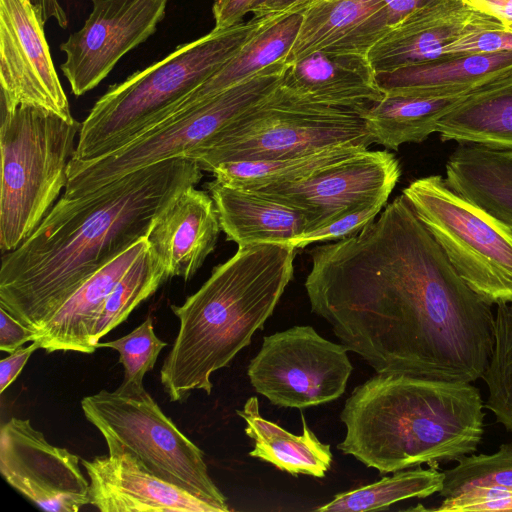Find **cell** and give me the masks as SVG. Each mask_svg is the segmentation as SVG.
I'll use <instances>...</instances> for the list:
<instances>
[{"mask_svg":"<svg viewBox=\"0 0 512 512\" xmlns=\"http://www.w3.org/2000/svg\"><path fill=\"white\" fill-rule=\"evenodd\" d=\"M311 311L378 374L472 383L494 345L491 305L402 194L360 232L310 250Z\"/></svg>","mask_w":512,"mask_h":512,"instance_id":"cell-1","label":"cell"},{"mask_svg":"<svg viewBox=\"0 0 512 512\" xmlns=\"http://www.w3.org/2000/svg\"><path fill=\"white\" fill-rule=\"evenodd\" d=\"M202 176L195 159L176 157L85 196L61 197L20 246L3 254L0 307L39 332L93 274L147 238L158 216Z\"/></svg>","mask_w":512,"mask_h":512,"instance_id":"cell-2","label":"cell"},{"mask_svg":"<svg viewBox=\"0 0 512 512\" xmlns=\"http://www.w3.org/2000/svg\"><path fill=\"white\" fill-rule=\"evenodd\" d=\"M483 408L468 382L377 373L346 400L337 448L380 473L457 461L482 440Z\"/></svg>","mask_w":512,"mask_h":512,"instance_id":"cell-3","label":"cell"},{"mask_svg":"<svg viewBox=\"0 0 512 512\" xmlns=\"http://www.w3.org/2000/svg\"><path fill=\"white\" fill-rule=\"evenodd\" d=\"M296 248L262 243L238 247L182 305H171L180 327L160 381L171 401L212 391V374L226 367L274 312L293 277Z\"/></svg>","mask_w":512,"mask_h":512,"instance_id":"cell-4","label":"cell"},{"mask_svg":"<svg viewBox=\"0 0 512 512\" xmlns=\"http://www.w3.org/2000/svg\"><path fill=\"white\" fill-rule=\"evenodd\" d=\"M278 14L253 16L225 29L213 28L208 34L179 45L162 60L109 86L81 123L69 163L102 158L150 129Z\"/></svg>","mask_w":512,"mask_h":512,"instance_id":"cell-5","label":"cell"},{"mask_svg":"<svg viewBox=\"0 0 512 512\" xmlns=\"http://www.w3.org/2000/svg\"><path fill=\"white\" fill-rule=\"evenodd\" d=\"M0 111V249L5 254L34 232L66 187L81 123L32 105Z\"/></svg>","mask_w":512,"mask_h":512,"instance_id":"cell-6","label":"cell"},{"mask_svg":"<svg viewBox=\"0 0 512 512\" xmlns=\"http://www.w3.org/2000/svg\"><path fill=\"white\" fill-rule=\"evenodd\" d=\"M373 139L362 113L305 101L280 84L226 127L208 147L191 153L202 170L236 161L274 160Z\"/></svg>","mask_w":512,"mask_h":512,"instance_id":"cell-7","label":"cell"},{"mask_svg":"<svg viewBox=\"0 0 512 512\" xmlns=\"http://www.w3.org/2000/svg\"><path fill=\"white\" fill-rule=\"evenodd\" d=\"M289 64L270 65L185 110L175 113L118 150L86 163H69L62 197L79 198L135 170L210 146L242 114L269 95Z\"/></svg>","mask_w":512,"mask_h":512,"instance_id":"cell-8","label":"cell"},{"mask_svg":"<svg viewBox=\"0 0 512 512\" xmlns=\"http://www.w3.org/2000/svg\"><path fill=\"white\" fill-rule=\"evenodd\" d=\"M402 194L475 293L490 305L512 302V226L441 175L418 178Z\"/></svg>","mask_w":512,"mask_h":512,"instance_id":"cell-9","label":"cell"},{"mask_svg":"<svg viewBox=\"0 0 512 512\" xmlns=\"http://www.w3.org/2000/svg\"><path fill=\"white\" fill-rule=\"evenodd\" d=\"M86 419L107 446L131 453L149 473L191 493L217 512L227 499L209 476L203 451L166 416L144 389L101 390L81 401Z\"/></svg>","mask_w":512,"mask_h":512,"instance_id":"cell-10","label":"cell"},{"mask_svg":"<svg viewBox=\"0 0 512 512\" xmlns=\"http://www.w3.org/2000/svg\"><path fill=\"white\" fill-rule=\"evenodd\" d=\"M347 351L311 326H293L263 338L247 374L255 391L272 404L313 407L345 392L353 369Z\"/></svg>","mask_w":512,"mask_h":512,"instance_id":"cell-11","label":"cell"},{"mask_svg":"<svg viewBox=\"0 0 512 512\" xmlns=\"http://www.w3.org/2000/svg\"><path fill=\"white\" fill-rule=\"evenodd\" d=\"M83 27L60 44V69L75 96L94 89L129 51L152 36L169 0H91Z\"/></svg>","mask_w":512,"mask_h":512,"instance_id":"cell-12","label":"cell"},{"mask_svg":"<svg viewBox=\"0 0 512 512\" xmlns=\"http://www.w3.org/2000/svg\"><path fill=\"white\" fill-rule=\"evenodd\" d=\"M400 175L393 153L366 149L302 181L252 191L302 211L308 233L364 205L388 200Z\"/></svg>","mask_w":512,"mask_h":512,"instance_id":"cell-13","label":"cell"},{"mask_svg":"<svg viewBox=\"0 0 512 512\" xmlns=\"http://www.w3.org/2000/svg\"><path fill=\"white\" fill-rule=\"evenodd\" d=\"M31 0H0V110L44 108L74 121Z\"/></svg>","mask_w":512,"mask_h":512,"instance_id":"cell-14","label":"cell"},{"mask_svg":"<svg viewBox=\"0 0 512 512\" xmlns=\"http://www.w3.org/2000/svg\"><path fill=\"white\" fill-rule=\"evenodd\" d=\"M80 461L67 449L51 445L29 419L12 417L1 426V475L39 508L77 512L90 504Z\"/></svg>","mask_w":512,"mask_h":512,"instance_id":"cell-15","label":"cell"},{"mask_svg":"<svg viewBox=\"0 0 512 512\" xmlns=\"http://www.w3.org/2000/svg\"><path fill=\"white\" fill-rule=\"evenodd\" d=\"M108 455L81 459L89 479L90 504L102 512H217L191 493L149 473L120 446Z\"/></svg>","mask_w":512,"mask_h":512,"instance_id":"cell-16","label":"cell"},{"mask_svg":"<svg viewBox=\"0 0 512 512\" xmlns=\"http://www.w3.org/2000/svg\"><path fill=\"white\" fill-rule=\"evenodd\" d=\"M499 20L463 0H435L394 27L367 54L376 73L438 58L466 31Z\"/></svg>","mask_w":512,"mask_h":512,"instance_id":"cell-17","label":"cell"},{"mask_svg":"<svg viewBox=\"0 0 512 512\" xmlns=\"http://www.w3.org/2000/svg\"><path fill=\"white\" fill-rule=\"evenodd\" d=\"M302 14L288 64L319 50L367 55L392 30L384 0H315Z\"/></svg>","mask_w":512,"mask_h":512,"instance_id":"cell-18","label":"cell"},{"mask_svg":"<svg viewBox=\"0 0 512 512\" xmlns=\"http://www.w3.org/2000/svg\"><path fill=\"white\" fill-rule=\"evenodd\" d=\"M220 230L211 195L190 186L158 216L147 241L169 278L187 281L214 250Z\"/></svg>","mask_w":512,"mask_h":512,"instance_id":"cell-19","label":"cell"},{"mask_svg":"<svg viewBox=\"0 0 512 512\" xmlns=\"http://www.w3.org/2000/svg\"><path fill=\"white\" fill-rule=\"evenodd\" d=\"M281 85L305 101L361 113L385 96L367 55L353 53L315 51L289 64Z\"/></svg>","mask_w":512,"mask_h":512,"instance_id":"cell-20","label":"cell"},{"mask_svg":"<svg viewBox=\"0 0 512 512\" xmlns=\"http://www.w3.org/2000/svg\"><path fill=\"white\" fill-rule=\"evenodd\" d=\"M143 238L93 274L38 332L35 340L48 353H93L92 335L106 300L139 256L148 249Z\"/></svg>","mask_w":512,"mask_h":512,"instance_id":"cell-21","label":"cell"},{"mask_svg":"<svg viewBox=\"0 0 512 512\" xmlns=\"http://www.w3.org/2000/svg\"><path fill=\"white\" fill-rule=\"evenodd\" d=\"M207 188L215 203L221 230L238 247L293 243L308 231L305 214L249 190L233 188L217 180Z\"/></svg>","mask_w":512,"mask_h":512,"instance_id":"cell-22","label":"cell"},{"mask_svg":"<svg viewBox=\"0 0 512 512\" xmlns=\"http://www.w3.org/2000/svg\"><path fill=\"white\" fill-rule=\"evenodd\" d=\"M443 142L512 150V65L463 96L438 123Z\"/></svg>","mask_w":512,"mask_h":512,"instance_id":"cell-23","label":"cell"},{"mask_svg":"<svg viewBox=\"0 0 512 512\" xmlns=\"http://www.w3.org/2000/svg\"><path fill=\"white\" fill-rule=\"evenodd\" d=\"M510 65L512 51L444 54L422 63L376 73V80L385 95L460 96Z\"/></svg>","mask_w":512,"mask_h":512,"instance_id":"cell-24","label":"cell"},{"mask_svg":"<svg viewBox=\"0 0 512 512\" xmlns=\"http://www.w3.org/2000/svg\"><path fill=\"white\" fill-rule=\"evenodd\" d=\"M447 185L512 226V150L459 144L445 164Z\"/></svg>","mask_w":512,"mask_h":512,"instance_id":"cell-25","label":"cell"},{"mask_svg":"<svg viewBox=\"0 0 512 512\" xmlns=\"http://www.w3.org/2000/svg\"><path fill=\"white\" fill-rule=\"evenodd\" d=\"M302 19V12L279 13L253 35L215 74L169 109L153 126L251 78L274 63L286 61L297 38Z\"/></svg>","mask_w":512,"mask_h":512,"instance_id":"cell-26","label":"cell"},{"mask_svg":"<svg viewBox=\"0 0 512 512\" xmlns=\"http://www.w3.org/2000/svg\"><path fill=\"white\" fill-rule=\"evenodd\" d=\"M236 413L246 423V435L254 441L249 456L262 459L293 475L322 478L330 469L333 459L330 445L320 442L303 415V432L294 435L262 417L256 396L249 397Z\"/></svg>","mask_w":512,"mask_h":512,"instance_id":"cell-27","label":"cell"},{"mask_svg":"<svg viewBox=\"0 0 512 512\" xmlns=\"http://www.w3.org/2000/svg\"><path fill=\"white\" fill-rule=\"evenodd\" d=\"M463 96L385 95L382 100L370 105L362 117L374 143L398 150L403 144L423 142L437 132L441 118Z\"/></svg>","mask_w":512,"mask_h":512,"instance_id":"cell-28","label":"cell"},{"mask_svg":"<svg viewBox=\"0 0 512 512\" xmlns=\"http://www.w3.org/2000/svg\"><path fill=\"white\" fill-rule=\"evenodd\" d=\"M366 149L344 145L296 157L227 162L217 165L211 172L215 180L224 185L252 191L302 181Z\"/></svg>","mask_w":512,"mask_h":512,"instance_id":"cell-29","label":"cell"},{"mask_svg":"<svg viewBox=\"0 0 512 512\" xmlns=\"http://www.w3.org/2000/svg\"><path fill=\"white\" fill-rule=\"evenodd\" d=\"M444 474L437 463L427 469L416 466L409 470L394 472L372 484L335 495L334 499L321 507L319 512H363L387 509L396 502L410 498H426L439 493Z\"/></svg>","mask_w":512,"mask_h":512,"instance_id":"cell-30","label":"cell"},{"mask_svg":"<svg viewBox=\"0 0 512 512\" xmlns=\"http://www.w3.org/2000/svg\"><path fill=\"white\" fill-rule=\"evenodd\" d=\"M168 279L164 266L148 247L106 300L93 331L92 345L97 349L103 336L124 322L141 302L152 296Z\"/></svg>","mask_w":512,"mask_h":512,"instance_id":"cell-31","label":"cell"},{"mask_svg":"<svg viewBox=\"0 0 512 512\" xmlns=\"http://www.w3.org/2000/svg\"><path fill=\"white\" fill-rule=\"evenodd\" d=\"M481 378L488 390L486 408L512 432V302L497 305L493 350Z\"/></svg>","mask_w":512,"mask_h":512,"instance_id":"cell-32","label":"cell"},{"mask_svg":"<svg viewBox=\"0 0 512 512\" xmlns=\"http://www.w3.org/2000/svg\"><path fill=\"white\" fill-rule=\"evenodd\" d=\"M457 463L443 471V486L439 491L443 498L474 487L512 490V443L502 444L493 454L465 455Z\"/></svg>","mask_w":512,"mask_h":512,"instance_id":"cell-33","label":"cell"},{"mask_svg":"<svg viewBox=\"0 0 512 512\" xmlns=\"http://www.w3.org/2000/svg\"><path fill=\"white\" fill-rule=\"evenodd\" d=\"M166 346L167 343L156 336L150 317L129 334L97 344V348L108 347L118 351L119 361L124 367V379L119 387L126 390L144 389L145 374L154 368L159 353Z\"/></svg>","mask_w":512,"mask_h":512,"instance_id":"cell-34","label":"cell"},{"mask_svg":"<svg viewBox=\"0 0 512 512\" xmlns=\"http://www.w3.org/2000/svg\"><path fill=\"white\" fill-rule=\"evenodd\" d=\"M512 51V32L497 20L474 27L445 46L443 54H487Z\"/></svg>","mask_w":512,"mask_h":512,"instance_id":"cell-35","label":"cell"},{"mask_svg":"<svg viewBox=\"0 0 512 512\" xmlns=\"http://www.w3.org/2000/svg\"><path fill=\"white\" fill-rule=\"evenodd\" d=\"M386 203V199H381L364 205L324 227L305 233L293 243V246L298 249L314 242L342 240L353 236L372 222Z\"/></svg>","mask_w":512,"mask_h":512,"instance_id":"cell-36","label":"cell"},{"mask_svg":"<svg viewBox=\"0 0 512 512\" xmlns=\"http://www.w3.org/2000/svg\"><path fill=\"white\" fill-rule=\"evenodd\" d=\"M430 510L441 512L512 511V490L474 487L444 498L441 505Z\"/></svg>","mask_w":512,"mask_h":512,"instance_id":"cell-37","label":"cell"},{"mask_svg":"<svg viewBox=\"0 0 512 512\" xmlns=\"http://www.w3.org/2000/svg\"><path fill=\"white\" fill-rule=\"evenodd\" d=\"M38 332L0 307V350L12 353L26 342L37 339Z\"/></svg>","mask_w":512,"mask_h":512,"instance_id":"cell-38","label":"cell"},{"mask_svg":"<svg viewBox=\"0 0 512 512\" xmlns=\"http://www.w3.org/2000/svg\"><path fill=\"white\" fill-rule=\"evenodd\" d=\"M258 0H214L212 14L215 29H225L242 21Z\"/></svg>","mask_w":512,"mask_h":512,"instance_id":"cell-39","label":"cell"},{"mask_svg":"<svg viewBox=\"0 0 512 512\" xmlns=\"http://www.w3.org/2000/svg\"><path fill=\"white\" fill-rule=\"evenodd\" d=\"M39 348V344L36 341H33L29 346L21 347L12 353H9L8 357L3 358L0 361L1 394L17 378L32 353Z\"/></svg>","mask_w":512,"mask_h":512,"instance_id":"cell-40","label":"cell"},{"mask_svg":"<svg viewBox=\"0 0 512 512\" xmlns=\"http://www.w3.org/2000/svg\"><path fill=\"white\" fill-rule=\"evenodd\" d=\"M469 4L495 16L505 25L512 24V0H469Z\"/></svg>","mask_w":512,"mask_h":512,"instance_id":"cell-41","label":"cell"},{"mask_svg":"<svg viewBox=\"0 0 512 512\" xmlns=\"http://www.w3.org/2000/svg\"><path fill=\"white\" fill-rule=\"evenodd\" d=\"M31 2L40 13L44 23L54 19L61 28H67L68 18L58 0H31Z\"/></svg>","mask_w":512,"mask_h":512,"instance_id":"cell-42","label":"cell"},{"mask_svg":"<svg viewBox=\"0 0 512 512\" xmlns=\"http://www.w3.org/2000/svg\"><path fill=\"white\" fill-rule=\"evenodd\" d=\"M283 0H258L252 7L254 17H263L269 14H276V9Z\"/></svg>","mask_w":512,"mask_h":512,"instance_id":"cell-43","label":"cell"},{"mask_svg":"<svg viewBox=\"0 0 512 512\" xmlns=\"http://www.w3.org/2000/svg\"><path fill=\"white\" fill-rule=\"evenodd\" d=\"M315 0H283L276 9L278 13L302 12Z\"/></svg>","mask_w":512,"mask_h":512,"instance_id":"cell-44","label":"cell"},{"mask_svg":"<svg viewBox=\"0 0 512 512\" xmlns=\"http://www.w3.org/2000/svg\"><path fill=\"white\" fill-rule=\"evenodd\" d=\"M506 28H507L509 31H511V32H512V24H508V25H506Z\"/></svg>","mask_w":512,"mask_h":512,"instance_id":"cell-45","label":"cell"},{"mask_svg":"<svg viewBox=\"0 0 512 512\" xmlns=\"http://www.w3.org/2000/svg\"><path fill=\"white\" fill-rule=\"evenodd\" d=\"M463 1H465V2H467L469 4V0H463Z\"/></svg>","mask_w":512,"mask_h":512,"instance_id":"cell-46","label":"cell"}]
</instances>
